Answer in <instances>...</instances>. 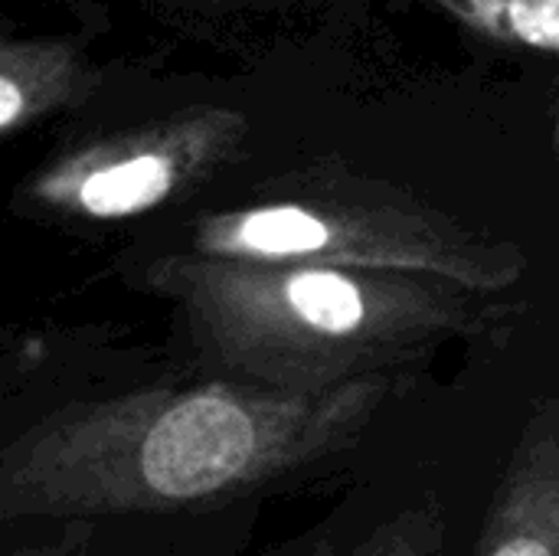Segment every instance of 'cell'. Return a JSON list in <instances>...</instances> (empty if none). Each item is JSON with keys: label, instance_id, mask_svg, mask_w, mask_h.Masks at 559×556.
<instances>
[{"label": "cell", "instance_id": "1", "mask_svg": "<svg viewBox=\"0 0 559 556\" xmlns=\"http://www.w3.org/2000/svg\"><path fill=\"white\" fill-rule=\"evenodd\" d=\"M396 383L285 390L216 377L72 397L7 429L0 521L95 511H229L347 478Z\"/></svg>", "mask_w": 559, "mask_h": 556}, {"label": "cell", "instance_id": "2", "mask_svg": "<svg viewBox=\"0 0 559 556\" xmlns=\"http://www.w3.org/2000/svg\"><path fill=\"white\" fill-rule=\"evenodd\" d=\"M452 556H559V393L442 456Z\"/></svg>", "mask_w": 559, "mask_h": 556}, {"label": "cell", "instance_id": "3", "mask_svg": "<svg viewBox=\"0 0 559 556\" xmlns=\"http://www.w3.org/2000/svg\"><path fill=\"white\" fill-rule=\"evenodd\" d=\"M377 436L324 514V556H452L442 456H393Z\"/></svg>", "mask_w": 559, "mask_h": 556}, {"label": "cell", "instance_id": "4", "mask_svg": "<svg viewBox=\"0 0 559 556\" xmlns=\"http://www.w3.org/2000/svg\"><path fill=\"white\" fill-rule=\"evenodd\" d=\"M262 505L229 511H95L0 521V556H242Z\"/></svg>", "mask_w": 559, "mask_h": 556}, {"label": "cell", "instance_id": "5", "mask_svg": "<svg viewBox=\"0 0 559 556\" xmlns=\"http://www.w3.org/2000/svg\"><path fill=\"white\" fill-rule=\"evenodd\" d=\"M170 187L174 161L157 151H141L92 170L79 184V203L88 216H131L160 203Z\"/></svg>", "mask_w": 559, "mask_h": 556}, {"label": "cell", "instance_id": "6", "mask_svg": "<svg viewBox=\"0 0 559 556\" xmlns=\"http://www.w3.org/2000/svg\"><path fill=\"white\" fill-rule=\"evenodd\" d=\"M229 242L262 259H298L328 249L331 229L305 206H265L242 216Z\"/></svg>", "mask_w": 559, "mask_h": 556}, {"label": "cell", "instance_id": "7", "mask_svg": "<svg viewBox=\"0 0 559 556\" xmlns=\"http://www.w3.org/2000/svg\"><path fill=\"white\" fill-rule=\"evenodd\" d=\"M504 29L534 49L559 52V0H508Z\"/></svg>", "mask_w": 559, "mask_h": 556}, {"label": "cell", "instance_id": "8", "mask_svg": "<svg viewBox=\"0 0 559 556\" xmlns=\"http://www.w3.org/2000/svg\"><path fill=\"white\" fill-rule=\"evenodd\" d=\"M324 544H328V521L321 518V521L308 524L305 531H298L292 537L255 547V551L242 556H324Z\"/></svg>", "mask_w": 559, "mask_h": 556}]
</instances>
